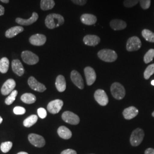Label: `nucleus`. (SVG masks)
Listing matches in <instances>:
<instances>
[{"label": "nucleus", "instance_id": "obj_45", "mask_svg": "<svg viewBox=\"0 0 154 154\" xmlns=\"http://www.w3.org/2000/svg\"><path fill=\"white\" fill-rule=\"evenodd\" d=\"M151 83V85H152L154 86V80H152Z\"/></svg>", "mask_w": 154, "mask_h": 154}, {"label": "nucleus", "instance_id": "obj_42", "mask_svg": "<svg viewBox=\"0 0 154 154\" xmlns=\"http://www.w3.org/2000/svg\"><path fill=\"white\" fill-rule=\"evenodd\" d=\"M2 2L5 3V4H8L9 2V0H0Z\"/></svg>", "mask_w": 154, "mask_h": 154}, {"label": "nucleus", "instance_id": "obj_5", "mask_svg": "<svg viewBox=\"0 0 154 154\" xmlns=\"http://www.w3.org/2000/svg\"><path fill=\"white\" fill-rule=\"evenodd\" d=\"M21 58L25 63L29 65H35L39 61L38 57L33 52L28 50L22 51Z\"/></svg>", "mask_w": 154, "mask_h": 154}, {"label": "nucleus", "instance_id": "obj_31", "mask_svg": "<svg viewBox=\"0 0 154 154\" xmlns=\"http://www.w3.org/2000/svg\"><path fill=\"white\" fill-rule=\"evenodd\" d=\"M154 57V49H149L144 56V61L146 63H149L153 60Z\"/></svg>", "mask_w": 154, "mask_h": 154}, {"label": "nucleus", "instance_id": "obj_14", "mask_svg": "<svg viewBox=\"0 0 154 154\" xmlns=\"http://www.w3.org/2000/svg\"><path fill=\"white\" fill-rule=\"evenodd\" d=\"M29 42L34 46H42L46 42V37L41 34H34L30 37Z\"/></svg>", "mask_w": 154, "mask_h": 154}, {"label": "nucleus", "instance_id": "obj_34", "mask_svg": "<svg viewBox=\"0 0 154 154\" xmlns=\"http://www.w3.org/2000/svg\"><path fill=\"white\" fill-rule=\"evenodd\" d=\"M139 0H124L123 5L126 8H132L137 5Z\"/></svg>", "mask_w": 154, "mask_h": 154}, {"label": "nucleus", "instance_id": "obj_28", "mask_svg": "<svg viewBox=\"0 0 154 154\" xmlns=\"http://www.w3.org/2000/svg\"><path fill=\"white\" fill-rule=\"evenodd\" d=\"M9 67V60L6 58L4 57L0 60V72L2 74L6 73Z\"/></svg>", "mask_w": 154, "mask_h": 154}, {"label": "nucleus", "instance_id": "obj_1", "mask_svg": "<svg viewBox=\"0 0 154 154\" xmlns=\"http://www.w3.org/2000/svg\"><path fill=\"white\" fill-rule=\"evenodd\" d=\"M65 19L61 14L51 13L48 15L45 20L46 26L50 29H53L63 25Z\"/></svg>", "mask_w": 154, "mask_h": 154}, {"label": "nucleus", "instance_id": "obj_43", "mask_svg": "<svg viewBox=\"0 0 154 154\" xmlns=\"http://www.w3.org/2000/svg\"><path fill=\"white\" fill-rule=\"evenodd\" d=\"M17 154H29L27 152H18Z\"/></svg>", "mask_w": 154, "mask_h": 154}, {"label": "nucleus", "instance_id": "obj_27", "mask_svg": "<svg viewBox=\"0 0 154 154\" xmlns=\"http://www.w3.org/2000/svg\"><path fill=\"white\" fill-rule=\"evenodd\" d=\"M38 120V116L36 115L29 116L23 122V126L26 127H30L33 126Z\"/></svg>", "mask_w": 154, "mask_h": 154}, {"label": "nucleus", "instance_id": "obj_37", "mask_svg": "<svg viewBox=\"0 0 154 154\" xmlns=\"http://www.w3.org/2000/svg\"><path fill=\"white\" fill-rule=\"evenodd\" d=\"M37 112L39 118H41V119H44L47 116L46 110H45L44 108H39L37 110Z\"/></svg>", "mask_w": 154, "mask_h": 154}, {"label": "nucleus", "instance_id": "obj_10", "mask_svg": "<svg viewBox=\"0 0 154 154\" xmlns=\"http://www.w3.org/2000/svg\"><path fill=\"white\" fill-rule=\"evenodd\" d=\"M94 98L95 100L99 105L105 106L109 103V98L104 90L98 89L94 94Z\"/></svg>", "mask_w": 154, "mask_h": 154}, {"label": "nucleus", "instance_id": "obj_22", "mask_svg": "<svg viewBox=\"0 0 154 154\" xmlns=\"http://www.w3.org/2000/svg\"><path fill=\"white\" fill-rule=\"evenodd\" d=\"M23 28L20 26H16L9 29L5 32V36L6 38H13L20 33H22L23 31Z\"/></svg>", "mask_w": 154, "mask_h": 154}, {"label": "nucleus", "instance_id": "obj_20", "mask_svg": "<svg viewBox=\"0 0 154 154\" xmlns=\"http://www.w3.org/2000/svg\"><path fill=\"white\" fill-rule=\"evenodd\" d=\"M81 21L85 25H93L97 21V18L93 14L86 13L81 16Z\"/></svg>", "mask_w": 154, "mask_h": 154}, {"label": "nucleus", "instance_id": "obj_41", "mask_svg": "<svg viewBox=\"0 0 154 154\" xmlns=\"http://www.w3.org/2000/svg\"><path fill=\"white\" fill-rule=\"evenodd\" d=\"M5 13V8L2 5H0V16L4 14Z\"/></svg>", "mask_w": 154, "mask_h": 154}, {"label": "nucleus", "instance_id": "obj_13", "mask_svg": "<svg viewBox=\"0 0 154 154\" xmlns=\"http://www.w3.org/2000/svg\"><path fill=\"white\" fill-rule=\"evenodd\" d=\"M85 75L86 79V82L88 86H91L95 82L96 78H97V75L95 70L93 69L90 66H88L85 68L84 69Z\"/></svg>", "mask_w": 154, "mask_h": 154}, {"label": "nucleus", "instance_id": "obj_21", "mask_svg": "<svg viewBox=\"0 0 154 154\" xmlns=\"http://www.w3.org/2000/svg\"><path fill=\"white\" fill-rule=\"evenodd\" d=\"M110 27L114 30H121L127 27L126 22L118 19L111 20L110 22Z\"/></svg>", "mask_w": 154, "mask_h": 154}, {"label": "nucleus", "instance_id": "obj_33", "mask_svg": "<svg viewBox=\"0 0 154 154\" xmlns=\"http://www.w3.org/2000/svg\"><path fill=\"white\" fill-rule=\"evenodd\" d=\"M13 146V143L11 142H5L1 143V150L2 152L6 153L9 152Z\"/></svg>", "mask_w": 154, "mask_h": 154}, {"label": "nucleus", "instance_id": "obj_4", "mask_svg": "<svg viewBox=\"0 0 154 154\" xmlns=\"http://www.w3.org/2000/svg\"><path fill=\"white\" fill-rule=\"evenodd\" d=\"M144 137V133L143 130L138 128L135 129L131 134L130 137V143L134 147L139 146L142 142Z\"/></svg>", "mask_w": 154, "mask_h": 154}, {"label": "nucleus", "instance_id": "obj_12", "mask_svg": "<svg viewBox=\"0 0 154 154\" xmlns=\"http://www.w3.org/2000/svg\"><path fill=\"white\" fill-rule=\"evenodd\" d=\"M16 87V82L13 79H8L2 85L1 91V93L4 95H7L14 90V88Z\"/></svg>", "mask_w": 154, "mask_h": 154}, {"label": "nucleus", "instance_id": "obj_40", "mask_svg": "<svg viewBox=\"0 0 154 154\" xmlns=\"http://www.w3.org/2000/svg\"><path fill=\"white\" fill-rule=\"evenodd\" d=\"M145 154H154V149L149 148L145 151Z\"/></svg>", "mask_w": 154, "mask_h": 154}, {"label": "nucleus", "instance_id": "obj_15", "mask_svg": "<svg viewBox=\"0 0 154 154\" xmlns=\"http://www.w3.org/2000/svg\"><path fill=\"white\" fill-rule=\"evenodd\" d=\"M71 79L72 83L80 89H83L84 88V83L82 77L81 75L76 71L72 70L71 72Z\"/></svg>", "mask_w": 154, "mask_h": 154}, {"label": "nucleus", "instance_id": "obj_26", "mask_svg": "<svg viewBox=\"0 0 154 154\" xmlns=\"http://www.w3.org/2000/svg\"><path fill=\"white\" fill-rule=\"evenodd\" d=\"M23 102L26 104H32L36 101V97L31 93L23 94L21 97Z\"/></svg>", "mask_w": 154, "mask_h": 154}, {"label": "nucleus", "instance_id": "obj_9", "mask_svg": "<svg viewBox=\"0 0 154 154\" xmlns=\"http://www.w3.org/2000/svg\"><path fill=\"white\" fill-rule=\"evenodd\" d=\"M63 105V102L60 99H55L51 101L47 106V109L51 114H55L58 113Z\"/></svg>", "mask_w": 154, "mask_h": 154}, {"label": "nucleus", "instance_id": "obj_23", "mask_svg": "<svg viewBox=\"0 0 154 154\" xmlns=\"http://www.w3.org/2000/svg\"><path fill=\"white\" fill-rule=\"evenodd\" d=\"M55 86L59 92H63L66 88V80L65 77L60 75L56 78Z\"/></svg>", "mask_w": 154, "mask_h": 154}, {"label": "nucleus", "instance_id": "obj_36", "mask_svg": "<svg viewBox=\"0 0 154 154\" xmlns=\"http://www.w3.org/2000/svg\"><path fill=\"white\" fill-rule=\"evenodd\" d=\"M13 112L16 115H23L26 112V110L22 107L17 106L14 108Z\"/></svg>", "mask_w": 154, "mask_h": 154}, {"label": "nucleus", "instance_id": "obj_30", "mask_svg": "<svg viewBox=\"0 0 154 154\" xmlns=\"http://www.w3.org/2000/svg\"><path fill=\"white\" fill-rule=\"evenodd\" d=\"M17 94H18V91L17 90H13L5 100L6 104L7 105L12 104L16 100Z\"/></svg>", "mask_w": 154, "mask_h": 154}, {"label": "nucleus", "instance_id": "obj_19", "mask_svg": "<svg viewBox=\"0 0 154 154\" xmlns=\"http://www.w3.org/2000/svg\"><path fill=\"white\" fill-rule=\"evenodd\" d=\"M138 112L139 111L136 107L134 106H130L123 110V115L126 119L130 120L137 116Z\"/></svg>", "mask_w": 154, "mask_h": 154}, {"label": "nucleus", "instance_id": "obj_24", "mask_svg": "<svg viewBox=\"0 0 154 154\" xmlns=\"http://www.w3.org/2000/svg\"><path fill=\"white\" fill-rule=\"evenodd\" d=\"M57 132L58 135L63 139H69L72 138V131L66 127L63 126L60 127L58 128Z\"/></svg>", "mask_w": 154, "mask_h": 154}, {"label": "nucleus", "instance_id": "obj_16", "mask_svg": "<svg viewBox=\"0 0 154 154\" xmlns=\"http://www.w3.org/2000/svg\"><path fill=\"white\" fill-rule=\"evenodd\" d=\"M38 14L37 13L33 12L32 16L29 19L25 20V19H22L21 18L18 17L16 19V22L20 25L28 26V25H32L34 22H36L37 21V20L38 19Z\"/></svg>", "mask_w": 154, "mask_h": 154}, {"label": "nucleus", "instance_id": "obj_2", "mask_svg": "<svg viewBox=\"0 0 154 154\" xmlns=\"http://www.w3.org/2000/svg\"><path fill=\"white\" fill-rule=\"evenodd\" d=\"M99 58L106 62H112L116 60L118 55L115 51L111 49H102L98 53Z\"/></svg>", "mask_w": 154, "mask_h": 154}, {"label": "nucleus", "instance_id": "obj_7", "mask_svg": "<svg viewBox=\"0 0 154 154\" xmlns=\"http://www.w3.org/2000/svg\"><path fill=\"white\" fill-rule=\"evenodd\" d=\"M62 118L66 123L73 125H77L80 122L78 116L69 111H65L62 114Z\"/></svg>", "mask_w": 154, "mask_h": 154}, {"label": "nucleus", "instance_id": "obj_17", "mask_svg": "<svg viewBox=\"0 0 154 154\" xmlns=\"http://www.w3.org/2000/svg\"><path fill=\"white\" fill-rule=\"evenodd\" d=\"M83 41L85 44L88 46H95L99 44L100 41V39L97 35L88 34L84 37Z\"/></svg>", "mask_w": 154, "mask_h": 154}, {"label": "nucleus", "instance_id": "obj_6", "mask_svg": "<svg viewBox=\"0 0 154 154\" xmlns=\"http://www.w3.org/2000/svg\"><path fill=\"white\" fill-rule=\"evenodd\" d=\"M142 46L140 39L138 37L133 36L127 40L126 49L128 51H134L139 49Z\"/></svg>", "mask_w": 154, "mask_h": 154}, {"label": "nucleus", "instance_id": "obj_25", "mask_svg": "<svg viewBox=\"0 0 154 154\" xmlns=\"http://www.w3.org/2000/svg\"><path fill=\"white\" fill-rule=\"evenodd\" d=\"M55 6L54 0H41L40 7L42 11H48L53 9Z\"/></svg>", "mask_w": 154, "mask_h": 154}, {"label": "nucleus", "instance_id": "obj_35", "mask_svg": "<svg viewBox=\"0 0 154 154\" xmlns=\"http://www.w3.org/2000/svg\"><path fill=\"white\" fill-rule=\"evenodd\" d=\"M141 8L144 9H148L151 5V0H139Z\"/></svg>", "mask_w": 154, "mask_h": 154}, {"label": "nucleus", "instance_id": "obj_39", "mask_svg": "<svg viewBox=\"0 0 154 154\" xmlns=\"http://www.w3.org/2000/svg\"><path fill=\"white\" fill-rule=\"evenodd\" d=\"M61 154H77V152L72 149H67L63 151Z\"/></svg>", "mask_w": 154, "mask_h": 154}, {"label": "nucleus", "instance_id": "obj_8", "mask_svg": "<svg viewBox=\"0 0 154 154\" xmlns=\"http://www.w3.org/2000/svg\"><path fill=\"white\" fill-rule=\"evenodd\" d=\"M28 139L32 145L38 148L44 147L46 143L44 137L36 134H29L28 135Z\"/></svg>", "mask_w": 154, "mask_h": 154}, {"label": "nucleus", "instance_id": "obj_3", "mask_svg": "<svg viewBox=\"0 0 154 154\" xmlns=\"http://www.w3.org/2000/svg\"><path fill=\"white\" fill-rule=\"evenodd\" d=\"M111 92L113 97L116 99H122L126 95V91L123 86L121 83L115 82L111 86Z\"/></svg>", "mask_w": 154, "mask_h": 154}, {"label": "nucleus", "instance_id": "obj_29", "mask_svg": "<svg viewBox=\"0 0 154 154\" xmlns=\"http://www.w3.org/2000/svg\"><path fill=\"white\" fill-rule=\"evenodd\" d=\"M142 36L147 41L154 42V33L148 29H144L142 32Z\"/></svg>", "mask_w": 154, "mask_h": 154}, {"label": "nucleus", "instance_id": "obj_11", "mask_svg": "<svg viewBox=\"0 0 154 154\" xmlns=\"http://www.w3.org/2000/svg\"><path fill=\"white\" fill-rule=\"evenodd\" d=\"M28 85H29L30 88L33 89V90L40 93H42L46 90V88L44 85L39 82L34 77H29L28 79Z\"/></svg>", "mask_w": 154, "mask_h": 154}, {"label": "nucleus", "instance_id": "obj_18", "mask_svg": "<svg viewBox=\"0 0 154 154\" xmlns=\"http://www.w3.org/2000/svg\"><path fill=\"white\" fill-rule=\"evenodd\" d=\"M12 70L13 72L18 75V76H22L24 74L25 70L23 66L22 65L21 61L18 60H14L11 63Z\"/></svg>", "mask_w": 154, "mask_h": 154}, {"label": "nucleus", "instance_id": "obj_46", "mask_svg": "<svg viewBox=\"0 0 154 154\" xmlns=\"http://www.w3.org/2000/svg\"><path fill=\"white\" fill-rule=\"evenodd\" d=\"M152 116H153L154 117V111L152 112Z\"/></svg>", "mask_w": 154, "mask_h": 154}, {"label": "nucleus", "instance_id": "obj_32", "mask_svg": "<svg viewBox=\"0 0 154 154\" xmlns=\"http://www.w3.org/2000/svg\"><path fill=\"white\" fill-rule=\"evenodd\" d=\"M154 74V63L149 65L144 72V77L146 79H149L150 77Z\"/></svg>", "mask_w": 154, "mask_h": 154}, {"label": "nucleus", "instance_id": "obj_38", "mask_svg": "<svg viewBox=\"0 0 154 154\" xmlns=\"http://www.w3.org/2000/svg\"><path fill=\"white\" fill-rule=\"evenodd\" d=\"M72 2L78 5H85L86 2H88V0H71Z\"/></svg>", "mask_w": 154, "mask_h": 154}, {"label": "nucleus", "instance_id": "obj_44", "mask_svg": "<svg viewBox=\"0 0 154 154\" xmlns=\"http://www.w3.org/2000/svg\"><path fill=\"white\" fill-rule=\"evenodd\" d=\"M2 121H3V119H2V118H1V116H0V124L2 122Z\"/></svg>", "mask_w": 154, "mask_h": 154}]
</instances>
